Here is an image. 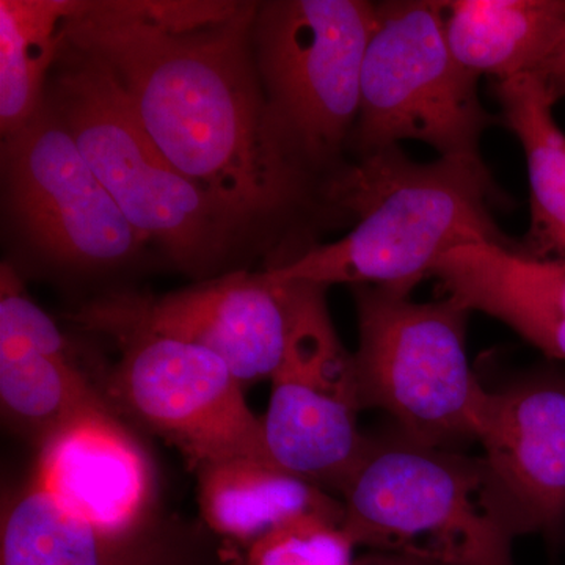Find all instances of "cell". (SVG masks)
<instances>
[{"instance_id":"cell-22","label":"cell","mask_w":565,"mask_h":565,"mask_svg":"<svg viewBox=\"0 0 565 565\" xmlns=\"http://www.w3.org/2000/svg\"><path fill=\"white\" fill-rule=\"evenodd\" d=\"M534 76L544 84L546 92L555 102L565 95V25L555 46L535 71Z\"/></svg>"},{"instance_id":"cell-7","label":"cell","mask_w":565,"mask_h":565,"mask_svg":"<svg viewBox=\"0 0 565 565\" xmlns=\"http://www.w3.org/2000/svg\"><path fill=\"white\" fill-rule=\"evenodd\" d=\"M351 289L363 411L385 412L416 444L457 449L476 441L487 388L468 362L470 311L449 297L419 303L377 286Z\"/></svg>"},{"instance_id":"cell-8","label":"cell","mask_w":565,"mask_h":565,"mask_svg":"<svg viewBox=\"0 0 565 565\" xmlns=\"http://www.w3.org/2000/svg\"><path fill=\"white\" fill-rule=\"evenodd\" d=\"M478 79L449 50L444 2L375 3L352 159L403 140L423 141L440 158L479 156L482 134L497 118L479 99Z\"/></svg>"},{"instance_id":"cell-5","label":"cell","mask_w":565,"mask_h":565,"mask_svg":"<svg viewBox=\"0 0 565 565\" xmlns=\"http://www.w3.org/2000/svg\"><path fill=\"white\" fill-rule=\"evenodd\" d=\"M0 158L3 221L31 273L90 281L143 262L150 244L125 217L46 103L28 125L2 137Z\"/></svg>"},{"instance_id":"cell-21","label":"cell","mask_w":565,"mask_h":565,"mask_svg":"<svg viewBox=\"0 0 565 565\" xmlns=\"http://www.w3.org/2000/svg\"><path fill=\"white\" fill-rule=\"evenodd\" d=\"M355 544L343 523L322 515H303L247 546L230 552L232 565H355Z\"/></svg>"},{"instance_id":"cell-2","label":"cell","mask_w":565,"mask_h":565,"mask_svg":"<svg viewBox=\"0 0 565 565\" xmlns=\"http://www.w3.org/2000/svg\"><path fill=\"white\" fill-rule=\"evenodd\" d=\"M492 177L475 158L411 161L399 147L352 159L338 196L351 232L269 270L281 280L377 286L411 296L460 245L514 247L493 221Z\"/></svg>"},{"instance_id":"cell-1","label":"cell","mask_w":565,"mask_h":565,"mask_svg":"<svg viewBox=\"0 0 565 565\" xmlns=\"http://www.w3.org/2000/svg\"><path fill=\"white\" fill-rule=\"evenodd\" d=\"M255 9L79 0L63 39L109 66L162 154L233 215L264 269H278L348 217L269 109L253 58Z\"/></svg>"},{"instance_id":"cell-23","label":"cell","mask_w":565,"mask_h":565,"mask_svg":"<svg viewBox=\"0 0 565 565\" xmlns=\"http://www.w3.org/2000/svg\"><path fill=\"white\" fill-rule=\"evenodd\" d=\"M355 565H427L408 557L388 555V553L370 552L355 561Z\"/></svg>"},{"instance_id":"cell-14","label":"cell","mask_w":565,"mask_h":565,"mask_svg":"<svg viewBox=\"0 0 565 565\" xmlns=\"http://www.w3.org/2000/svg\"><path fill=\"white\" fill-rule=\"evenodd\" d=\"M476 441L525 534L556 541L565 526V374L545 367L487 390Z\"/></svg>"},{"instance_id":"cell-18","label":"cell","mask_w":565,"mask_h":565,"mask_svg":"<svg viewBox=\"0 0 565 565\" xmlns=\"http://www.w3.org/2000/svg\"><path fill=\"white\" fill-rule=\"evenodd\" d=\"M446 40L475 76L501 81L534 74L565 25V0H449Z\"/></svg>"},{"instance_id":"cell-11","label":"cell","mask_w":565,"mask_h":565,"mask_svg":"<svg viewBox=\"0 0 565 565\" xmlns=\"http://www.w3.org/2000/svg\"><path fill=\"white\" fill-rule=\"evenodd\" d=\"M318 286L241 269L159 297L109 292L79 310L202 345L245 386L277 373Z\"/></svg>"},{"instance_id":"cell-12","label":"cell","mask_w":565,"mask_h":565,"mask_svg":"<svg viewBox=\"0 0 565 565\" xmlns=\"http://www.w3.org/2000/svg\"><path fill=\"white\" fill-rule=\"evenodd\" d=\"M230 555L207 527L159 515L132 531L71 514L29 478L3 498L0 565H221Z\"/></svg>"},{"instance_id":"cell-4","label":"cell","mask_w":565,"mask_h":565,"mask_svg":"<svg viewBox=\"0 0 565 565\" xmlns=\"http://www.w3.org/2000/svg\"><path fill=\"white\" fill-rule=\"evenodd\" d=\"M338 498L355 546L427 565H515L526 535L484 457L399 434L370 438Z\"/></svg>"},{"instance_id":"cell-10","label":"cell","mask_w":565,"mask_h":565,"mask_svg":"<svg viewBox=\"0 0 565 565\" xmlns=\"http://www.w3.org/2000/svg\"><path fill=\"white\" fill-rule=\"evenodd\" d=\"M326 291L318 286L305 305L262 418L269 462L340 497L370 438L359 426L355 360L334 330Z\"/></svg>"},{"instance_id":"cell-3","label":"cell","mask_w":565,"mask_h":565,"mask_svg":"<svg viewBox=\"0 0 565 565\" xmlns=\"http://www.w3.org/2000/svg\"><path fill=\"white\" fill-rule=\"evenodd\" d=\"M44 103L125 217L174 270L204 281L258 258L233 215L162 154L96 55L63 39Z\"/></svg>"},{"instance_id":"cell-19","label":"cell","mask_w":565,"mask_h":565,"mask_svg":"<svg viewBox=\"0 0 565 565\" xmlns=\"http://www.w3.org/2000/svg\"><path fill=\"white\" fill-rule=\"evenodd\" d=\"M505 125L525 151L531 185V252L565 262V136L553 117L555 99L534 74L497 88Z\"/></svg>"},{"instance_id":"cell-17","label":"cell","mask_w":565,"mask_h":565,"mask_svg":"<svg viewBox=\"0 0 565 565\" xmlns=\"http://www.w3.org/2000/svg\"><path fill=\"white\" fill-rule=\"evenodd\" d=\"M202 523L230 552H243L278 526L303 515L343 523L340 498L277 465L234 457L196 468Z\"/></svg>"},{"instance_id":"cell-9","label":"cell","mask_w":565,"mask_h":565,"mask_svg":"<svg viewBox=\"0 0 565 565\" xmlns=\"http://www.w3.org/2000/svg\"><path fill=\"white\" fill-rule=\"evenodd\" d=\"M74 321L106 334L120 349L117 362L98 379L118 418L125 416L173 446L193 471L234 457L269 462L263 418L253 414L245 386L215 353L81 310Z\"/></svg>"},{"instance_id":"cell-6","label":"cell","mask_w":565,"mask_h":565,"mask_svg":"<svg viewBox=\"0 0 565 565\" xmlns=\"http://www.w3.org/2000/svg\"><path fill=\"white\" fill-rule=\"evenodd\" d=\"M374 14L366 0H267L253 14V58L275 121L337 189L352 163Z\"/></svg>"},{"instance_id":"cell-15","label":"cell","mask_w":565,"mask_h":565,"mask_svg":"<svg viewBox=\"0 0 565 565\" xmlns=\"http://www.w3.org/2000/svg\"><path fill=\"white\" fill-rule=\"evenodd\" d=\"M31 479L104 530L132 531L162 515L151 457L115 414L85 416L47 438Z\"/></svg>"},{"instance_id":"cell-16","label":"cell","mask_w":565,"mask_h":565,"mask_svg":"<svg viewBox=\"0 0 565 565\" xmlns=\"http://www.w3.org/2000/svg\"><path fill=\"white\" fill-rule=\"evenodd\" d=\"M430 277L465 310L492 316L565 363V262L508 245L467 244L446 253Z\"/></svg>"},{"instance_id":"cell-13","label":"cell","mask_w":565,"mask_h":565,"mask_svg":"<svg viewBox=\"0 0 565 565\" xmlns=\"http://www.w3.org/2000/svg\"><path fill=\"white\" fill-rule=\"evenodd\" d=\"M0 408L10 429L39 448L77 419L115 414L77 349L9 262L0 267Z\"/></svg>"},{"instance_id":"cell-20","label":"cell","mask_w":565,"mask_h":565,"mask_svg":"<svg viewBox=\"0 0 565 565\" xmlns=\"http://www.w3.org/2000/svg\"><path fill=\"white\" fill-rule=\"evenodd\" d=\"M79 0H0V132H17L44 103L63 25Z\"/></svg>"}]
</instances>
